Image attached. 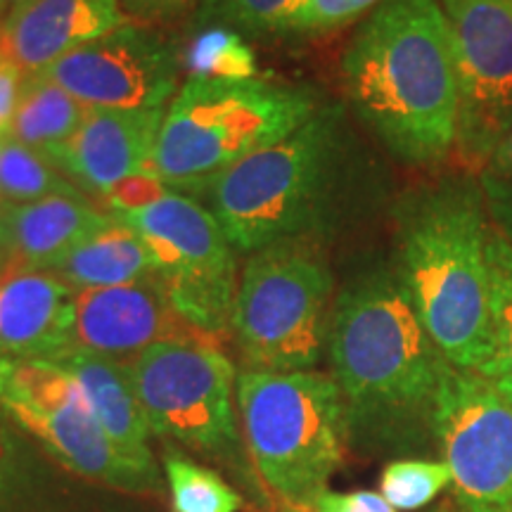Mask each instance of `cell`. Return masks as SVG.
I'll return each mask as SVG.
<instances>
[{"mask_svg":"<svg viewBox=\"0 0 512 512\" xmlns=\"http://www.w3.org/2000/svg\"><path fill=\"white\" fill-rule=\"evenodd\" d=\"M126 22L119 0H27L0 24V55L38 74Z\"/></svg>","mask_w":512,"mask_h":512,"instance_id":"cell-16","label":"cell"},{"mask_svg":"<svg viewBox=\"0 0 512 512\" xmlns=\"http://www.w3.org/2000/svg\"><path fill=\"white\" fill-rule=\"evenodd\" d=\"M432 432L463 512H512V399L489 377L448 363Z\"/></svg>","mask_w":512,"mask_h":512,"instance_id":"cell-10","label":"cell"},{"mask_svg":"<svg viewBox=\"0 0 512 512\" xmlns=\"http://www.w3.org/2000/svg\"><path fill=\"white\" fill-rule=\"evenodd\" d=\"M8 8V0H0V10H5Z\"/></svg>","mask_w":512,"mask_h":512,"instance_id":"cell-39","label":"cell"},{"mask_svg":"<svg viewBox=\"0 0 512 512\" xmlns=\"http://www.w3.org/2000/svg\"><path fill=\"white\" fill-rule=\"evenodd\" d=\"M482 174H489L496 181L512 185V126L498 138L489 159H486Z\"/></svg>","mask_w":512,"mask_h":512,"instance_id":"cell-33","label":"cell"},{"mask_svg":"<svg viewBox=\"0 0 512 512\" xmlns=\"http://www.w3.org/2000/svg\"><path fill=\"white\" fill-rule=\"evenodd\" d=\"M235 396L261 482L285 508L309 512L347 456L349 415L337 382L313 370H242Z\"/></svg>","mask_w":512,"mask_h":512,"instance_id":"cell-6","label":"cell"},{"mask_svg":"<svg viewBox=\"0 0 512 512\" xmlns=\"http://www.w3.org/2000/svg\"><path fill=\"white\" fill-rule=\"evenodd\" d=\"M119 3L128 22L150 29L197 10L200 0H119Z\"/></svg>","mask_w":512,"mask_h":512,"instance_id":"cell-29","label":"cell"},{"mask_svg":"<svg viewBox=\"0 0 512 512\" xmlns=\"http://www.w3.org/2000/svg\"><path fill=\"white\" fill-rule=\"evenodd\" d=\"M183 64L190 76H221V79H252L254 53L247 48L245 36L226 27H209L200 31Z\"/></svg>","mask_w":512,"mask_h":512,"instance_id":"cell-27","label":"cell"},{"mask_svg":"<svg viewBox=\"0 0 512 512\" xmlns=\"http://www.w3.org/2000/svg\"><path fill=\"white\" fill-rule=\"evenodd\" d=\"M8 245H10V202H5L3 197H0V249H8Z\"/></svg>","mask_w":512,"mask_h":512,"instance_id":"cell-34","label":"cell"},{"mask_svg":"<svg viewBox=\"0 0 512 512\" xmlns=\"http://www.w3.org/2000/svg\"><path fill=\"white\" fill-rule=\"evenodd\" d=\"M190 339L207 342L176 316L155 275L128 285L76 292L69 351L128 363L159 342Z\"/></svg>","mask_w":512,"mask_h":512,"instance_id":"cell-14","label":"cell"},{"mask_svg":"<svg viewBox=\"0 0 512 512\" xmlns=\"http://www.w3.org/2000/svg\"><path fill=\"white\" fill-rule=\"evenodd\" d=\"M50 273L72 290L86 292L150 278L157 273V264L138 230L110 211Z\"/></svg>","mask_w":512,"mask_h":512,"instance_id":"cell-20","label":"cell"},{"mask_svg":"<svg viewBox=\"0 0 512 512\" xmlns=\"http://www.w3.org/2000/svg\"><path fill=\"white\" fill-rule=\"evenodd\" d=\"M335 299L325 242L280 240L247 254L230 328L247 370L316 368L328 351Z\"/></svg>","mask_w":512,"mask_h":512,"instance_id":"cell-7","label":"cell"},{"mask_svg":"<svg viewBox=\"0 0 512 512\" xmlns=\"http://www.w3.org/2000/svg\"><path fill=\"white\" fill-rule=\"evenodd\" d=\"M306 0H200L197 17L209 27H226L240 36L285 34L287 22Z\"/></svg>","mask_w":512,"mask_h":512,"instance_id":"cell-25","label":"cell"},{"mask_svg":"<svg viewBox=\"0 0 512 512\" xmlns=\"http://www.w3.org/2000/svg\"><path fill=\"white\" fill-rule=\"evenodd\" d=\"M27 3V0H8V8H15V5H22Z\"/></svg>","mask_w":512,"mask_h":512,"instance_id":"cell-36","label":"cell"},{"mask_svg":"<svg viewBox=\"0 0 512 512\" xmlns=\"http://www.w3.org/2000/svg\"><path fill=\"white\" fill-rule=\"evenodd\" d=\"M164 470L169 479L171 505L176 512H238L242 508L238 491L209 467L192 463L190 458L178 453H169Z\"/></svg>","mask_w":512,"mask_h":512,"instance_id":"cell-24","label":"cell"},{"mask_svg":"<svg viewBox=\"0 0 512 512\" xmlns=\"http://www.w3.org/2000/svg\"><path fill=\"white\" fill-rule=\"evenodd\" d=\"M489 235L482 185L470 176L422 185L396 204V280L439 354L475 373L494 349Z\"/></svg>","mask_w":512,"mask_h":512,"instance_id":"cell-2","label":"cell"},{"mask_svg":"<svg viewBox=\"0 0 512 512\" xmlns=\"http://www.w3.org/2000/svg\"><path fill=\"white\" fill-rule=\"evenodd\" d=\"M126 370L152 434L211 456L235 451L238 373L219 344L159 342Z\"/></svg>","mask_w":512,"mask_h":512,"instance_id":"cell-9","label":"cell"},{"mask_svg":"<svg viewBox=\"0 0 512 512\" xmlns=\"http://www.w3.org/2000/svg\"><path fill=\"white\" fill-rule=\"evenodd\" d=\"M320 110L311 88L268 79L190 76L166 105L145 176L197 192L266 150Z\"/></svg>","mask_w":512,"mask_h":512,"instance_id":"cell-5","label":"cell"},{"mask_svg":"<svg viewBox=\"0 0 512 512\" xmlns=\"http://www.w3.org/2000/svg\"><path fill=\"white\" fill-rule=\"evenodd\" d=\"M0 408L69 470L114 486L145 484L117 456L79 382L57 363L0 358Z\"/></svg>","mask_w":512,"mask_h":512,"instance_id":"cell-11","label":"cell"},{"mask_svg":"<svg viewBox=\"0 0 512 512\" xmlns=\"http://www.w3.org/2000/svg\"><path fill=\"white\" fill-rule=\"evenodd\" d=\"M5 140H8V138H5V136H0V157H3V147H5Z\"/></svg>","mask_w":512,"mask_h":512,"instance_id":"cell-37","label":"cell"},{"mask_svg":"<svg viewBox=\"0 0 512 512\" xmlns=\"http://www.w3.org/2000/svg\"><path fill=\"white\" fill-rule=\"evenodd\" d=\"M86 112L88 107L46 74H27L10 138L46 155L74 136Z\"/></svg>","mask_w":512,"mask_h":512,"instance_id":"cell-21","label":"cell"},{"mask_svg":"<svg viewBox=\"0 0 512 512\" xmlns=\"http://www.w3.org/2000/svg\"><path fill=\"white\" fill-rule=\"evenodd\" d=\"M384 0H306L287 22L285 34L325 36L366 19Z\"/></svg>","mask_w":512,"mask_h":512,"instance_id":"cell-28","label":"cell"},{"mask_svg":"<svg viewBox=\"0 0 512 512\" xmlns=\"http://www.w3.org/2000/svg\"><path fill=\"white\" fill-rule=\"evenodd\" d=\"M50 363H57L79 382L95 420L100 422L117 456L145 484L152 482L155 477V463L150 453L152 432L128 377L126 363L86 354V351H67Z\"/></svg>","mask_w":512,"mask_h":512,"instance_id":"cell-18","label":"cell"},{"mask_svg":"<svg viewBox=\"0 0 512 512\" xmlns=\"http://www.w3.org/2000/svg\"><path fill=\"white\" fill-rule=\"evenodd\" d=\"M162 110H88L67 143L46 152L48 162L76 188L110 197L119 185L145 176L159 131Z\"/></svg>","mask_w":512,"mask_h":512,"instance_id":"cell-15","label":"cell"},{"mask_svg":"<svg viewBox=\"0 0 512 512\" xmlns=\"http://www.w3.org/2000/svg\"><path fill=\"white\" fill-rule=\"evenodd\" d=\"M76 290L50 271L0 275V358L57 361L72 347Z\"/></svg>","mask_w":512,"mask_h":512,"instance_id":"cell-17","label":"cell"},{"mask_svg":"<svg viewBox=\"0 0 512 512\" xmlns=\"http://www.w3.org/2000/svg\"><path fill=\"white\" fill-rule=\"evenodd\" d=\"M489 268L494 349L482 375L512 399V245L494 226L489 235Z\"/></svg>","mask_w":512,"mask_h":512,"instance_id":"cell-22","label":"cell"},{"mask_svg":"<svg viewBox=\"0 0 512 512\" xmlns=\"http://www.w3.org/2000/svg\"><path fill=\"white\" fill-rule=\"evenodd\" d=\"M254 512H266V510H254ZM271 512H299V510H292V508H287V510H271Z\"/></svg>","mask_w":512,"mask_h":512,"instance_id":"cell-38","label":"cell"},{"mask_svg":"<svg viewBox=\"0 0 512 512\" xmlns=\"http://www.w3.org/2000/svg\"><path fill=\"white\" fill-rule=\"evenodd\" d=\"M12 266V256L8 249H0V275H3Z\"/></svg>","mask_w":512,"mask_h":512,"instance_id":"cell-35","label":"cell"},{"mask_svg":"<svg viewBox=\"0 0 512 512\" xmlns=\"http://www.w3.org/2000/svg\"><path fill=\"white\" fill-rule=\"evenodd\" d=\"M479 185H482L486 214H489L491 226L512 245V185L496 181L489 174L479 176Z\"/></svg>","mask_w":512,"mask_h":512,"instance_id":"cell-31","label":"cell"},{"mask_svg":"<svg viewBox=\"0 0 512 512\" xmlns=\"http://www.w3.org/2000/svg\"><path fill=\"white\" fill-rule=\"evenodd\" d=\"M112 214L147 242L157 264L155 278L176 316L207 342L219 344L230 335L240 266L216 216L195 197L171 188Z\"/></svg>","mask_w":512,"mask_h":512,"instance_id":"cell-8","label":"cell"},{"mask_svg":"<svg viewBox=\"0 0 512 512\" xmlns=\"http://www.w3.org/2000/svg\"><path fill=\"white\" fill-rule=\"evenodd\" d=\"M460 83L456 150L486 164L512 126V0H439Z\"/></svg>","mask_w":512,"mask_h":512,"instance_id":"cell-12","label":"cell"},{"mask_svg":"<svg viewBox=\"0 0 512 512\" xmlns=\"http://www.w3.org/2000/svg\"><path fill=\"white\" fill-rule=\"evenodd\" d=\"M451 484V470L434 460H394L382 470L380 494L396 512L430 505Z\"/></svg>","mask_w":512,"mask_h":512,"instance_id":"cell-26","label":"cell"},{"mask_svg":"<svg viewBox=\"0 0 512 512\" xmlns=\"http://www.w3.org/2000/svg\"><path fill=\"white\" fill-rule=\"evenodd\" d=\"M107 219L86 197L55 195L27 204H10L12 266L53 271L91 230Z\"/></svg>","mask_w":512,"mask_h":512,"instance_id":"cell-19","label":"cell"},{"mask_svg":"<svg viewBox=\"0 0 512 512\" xmlns=\"http://www.w3.org/2000/svg\"><path fill=\"white\" fill-rule=\"evenodd\" d=\"M361 181V159L347 112L320 110L292 136L216 176L204 207L216 216L238 254L280 240L325 238L344 221Z\"/></svg>","mask_w":512,"mask_h":512,"instance_id":"cell-4","label":"cell"},{"mask_svg":"<svg viewBox=\"0 0 512 512\" xmlns=\"http://www.w3.org/2000/svg\"><path fill=\"white\" fill-rule=\"evenodd\" d=\"M309 512H396L384 501L382 494L375 491H349V494H335L325 489Z\"/></svg>","mask_w":512,"mask_h":512,"instance_id":"cell-30","label":"cell"},{"mask_svg":"<svg viewBox=\"0 0 512 512\" xmlns=\"http://www.w3.org/2000/svg\"><path fill=\"white\" fill-rule=\"evenodd\" d=\"M27 74L17 67L15 62L0 55V136L8 138L15 121L19 98H22V86Z\"/></svg>","mask_w":512,"mask_h":512,"instance_id":"cell-32","label":"cell"},{"mask_svg":"<svg viewBox=\"0 0 512 512\" xmlns=\"http://www.w3.org/2000/svg\"><path fill=\"white\" fill-rule=\"evenodd\" d=\"M328 354L351 434L396 441L432 430L448 361L392 268L377 266L339 290Z\"/></svg>","mask_w":512,"mask_h":512,"instance_id":"cell-3","label":"cell"},{"mask_svg":"<svg viewBox=\"0 0 512 512\" xmlns=\"http://www.w3.org/2000/svg\"><path fill=\"white\" fill-rule=\"evenodd\" d=\"M55 195L83 197V192L43 152L8 136L0 157V197L10 204H27Z\"/></svg>","mask_w":512,"mask_h":512,"instance_id":"cell-23","label":"cell"},{"mask_svg":"<svg viewBox=\"0 0 512 512\" xmlns=\"http://www.w3.org/2000/svg\"><path fill=\"white\" fill-rule=\"evenodd\" d=\"M183 57L140 24L95 38L41 74L88 110H162L181 88Z\"/></svg>","mask_w":512,"mask_h":512,"instance_id":"cell-13","label":"cell"},{"mask_svg":"<svg viewBox=\"0 0 512 512\" xmlns=\"http://www.w3.org/2000/svg\"><path fill=\"white\" fill-rule=\"evenodd\" d=\"M339 67L356 119L396 159L437 166L456 150L460 83L439 0H384Z\"/></svg>","mask_w":512,"mask_h":512,"instance_id":"cell-1","label":"cell"}]
</instances>
